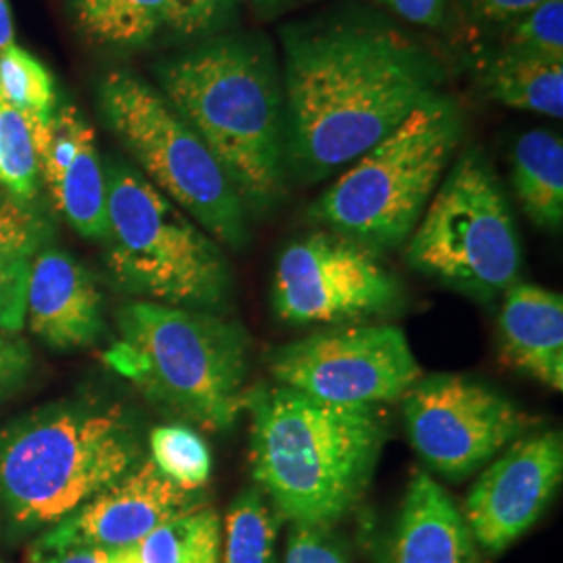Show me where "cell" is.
Listing matches in <instances>:
<instances>
[{
    "instance_id": "obj_1",
    "label": "cell",
    "mask_w": 563,
    "mask_h": 563,
    "mask_svg": "<svg viewBox=\"0 0 563 563\" xmlns=\"http://www.w3.org/2000/svg\"><path fill=\"white\" fill-rule=\"evenodd\" d=\"M286 159L302 181L342 172L443 95L437 53L367 13L284 25Z\"/></svg>"
},
{
    "instance_id": "obj_2",
    "label": "cell",
    "mask_w": 563,
    "mask_h": 563,
    "mask_svg": "<svg viewBox=\"0 0 563 563\" xmlns=\"http://www.w3.org/2000/svg\"><path fill=\"white\" fill-rule=\"evenodd\" d=\"M159 92L201 136L249 213L286 195L280 57L260 32H222L155 65Z\"/></svg>"
},
{
    "instance_id": "obj_3",
    "label": "cell",
    "mask_w": 563,
    "mask_h": 563,
    "mask_svg": "<svg viewBox=\"0 0 563 563\" xmlns=\"http://www.w3.org/2000/svg\"><path fill=\"white\" fill-rule=\"evenodd\" d=\"M244 411L253 478L282 520L332 528L357 507L388 434L380 405H339L257 384L246 388Z\"/></svg>"
},
{
    "instance_id": "obj_4",
    "label": "cell",
    "mask_w": 563,
    "mask_h": 563,
    "mask_svg": "<svg viewBox=\"0 0 563 563\" xmlns=\"http://www.w3.org/2000/svg\"><path fill=\"white\" fill-rule=\"evenodd\" d=\"M142 460L121 405H42L0 428V505L21 530L51 528Z\"/></svg>"
},
{
    "instance_id": "obj_5",
    "label": "cell",
    "mask_w": 563,
    "mask_h": 563,
    "mask_svg": "<svg viewBox=\"0 0 563 563\" xmlns=\"http://www.w3.org/2000/svg\"><path fill=\"white\" fill-rule=\"evenodd\" d=\"M118 330L102 360L148 401L209 432L236 423L251 346L242 323L222 313L132 301L118 311Z\"/></svg>"
},
{
    "instance_id": "obj_6",
    "label": "cell",
    "mask_w": 563,
    "mask_h": 563,
    "mask_svg": "<svg viewBox=\"0 0 563 563\" xmlns=\"http://www.w3.org/2000/svg\"><path fill=\"white\" fill-rule=\"evenodd\" d=\"M462 109L437 97L342 169L309 216L372 251L409 241L463 141Z\"/></svg>"
},
{
    "instance_id": "obj_7",
    "label": "cell",
    "mask_w": 563,
    "mask_h": 563,
    "mask_svg": "<svg viewBox=\"0 0 563 563\" xmlns=\"http://www.w3.org/2000/svg\"><path fill=\"white\" fill-rule=\"evenodd\" d=\"M104 262L123 292L142 301L222 313L234 282L222 244L141 172L109 162Z\"/></svg>"
},
{
    "instance_id": "obj_8",
    "label": "cell",
    "mask_w": 563,
    "mask_h": 563,
    "mask_svg": "<svg viewBox=\"0 0 563 563\" xmlns=\"http://www.w3.org/2000/svg\"><path fill=\"white\" fill-rule=\"evenodd\" d=\"M107 128L141 165L142 176L202 230L232 251L249 244V211L220 162L141 76L113 69L97 88Z\"/></svg>"
},
{
    "instance_id": "obj_9",
    "label": "cell",
    "mask_w": 563,
    "mask_h": 563,
    "mask_svg": "<svg viewBox=\"0 0 563 563\" xmlns=\"http://www.w3.org/2000/svg\"><path fill=\"white\" fill-rule=\"evenodd\" d=\"M405 253L413 269L478 301H493L518 282V223L481 148L470 146L453 162Z\"/></svg>"
},
{
    "instance_id": "obj_10",
    "label": "cell",
    "mask_w": 563,
    "mask_h": 563,
    "mask_svg": "<svg viewBox=\"0 0 563 563\" xmlns=\"http://www.w3.org/2000/svg\"><path fill=\"white\" fill-rule=\"evenodd\" d=\"M276 384L339 405L399 401L422 378L401 328L351 323L274 349L267 357Z\"/></svg>"
},
{
    "instance_id": "obj_11",
    "label": "cell",
    "mask_w": 563,
    "mask_h": 563,
    "mask_svg": "<svg viewBox=\"0 0 563 563\" xmlns=\"http://www.w3.org/2000/svg\"><path fill=\"white\" fill-rule=\"evenodd\" d=\"M409 443L449 481L476 474L532 426L499 390L460 374L420 378L402 397Z\"/></svg>"
},
{
    "instance_id": "obj_12",
    "label": "cell",
    "mask_w": 563,
    "mask_h": 563,
    "mask_svg": "<svg viewBox=\"0 0 563 563\" xmlns=\"http://www.w3.org/2000/svg\"><path fill=\"white\" fill-rule=\"evenodd\" d=\"M401 284L376 251L334 232H316L282 251L274 309L292 325H322L390 311Z\"/></svg>"
},
{
    "instance_id": "obj_13",
    "label": "cell",
    "mask_w": 563,
    "mask_h": 563,
    "mask_svg": "<svg viewBox=\"0 0 563 563\" xmlns=\"http://www.w3.org/2000/svg\"><path fill=\"white\" fill-rule=\"evenodd\" d=\"M563 478V441L555 430L520 437L472 486L463 518L486 553L499 555L523 537L551 504Z\"/></svg>"
},
{
    "instance_id": "obj_14",
    "label": "cell",
    "mask_w": 563,
    "mask_h": 563,
    "mask_svg": "<svg viewBox=\"0 0 563 563\" xmlns=\"http://www.w3.org/2000/svg\"><path fill=\"white\" fill-rule=\"evenodd\" d=\"M201 505L202 490L181 488L165 478L151 460H142L118 483L46 528L32 547L46 551L74 547L125 549L141 543L162 523Z\"/></svg>"
},
{
    "instance_id": "obj_15",
    "label": "cell",
    "mask_w": 563,
    "mask_h": 563,
    "mask_svg": "<svg viewBox=\"0 0 563 563\" xmlns=\"http://www.w3.org/2000/svg\"><path fill=\"white\" fill-rule=\"evenodd\" d=\"M38 176L67 223L88 241L107 234V178L92 125L71 102L34 125Z\"/></svg>"
},
{
    "instance_id": "obj_16",
    "label": "cell",
    "mask_w": 563,
    "mask_h": 563,
    "mask_svg": "<svg viewBox=\"0 0 563 563\" xmlns=\"http://www.w3.org/2000/svg\"><path fill=\"white\" fill-rule=\"evenodd\" d=\"M25 323L38 341L60 351L99 342L104 316L102 292L95 276L60 249H44L32 255Z\"/></svg>"
},
{
    "instance_id": "obj_17",
    "label": "cell",
    "mask_w": 563,
    "mask_h": 563,
    "mask_svg": "<svg viewBox=\"0 0 563 563\" xmlns=\"http://www.w3.org/2000/svg\"><path fill=\"white\" fill-rule=\"evenodd\" d=\"M505 362L553 390L563 388V299L543 286L516 282L499 311Z\"/></svg>"
},
{
    "instance_id": "obj_18",
    "label": "cell",
    "mask_w": 563,
    "mask_h": 563,
    "mask_svg": "<svg viewBox=\"0 0 563 563\" xmlns=\"http://www.w3.org/2000/svg\"><path fill=\"white\" fill-rule=\"evenodd\" d=\"M390 563H476L462 509L428 472H416L407 486Z\"/></svg>"
},
{
    "instance_id": "obj_19",
    "label": "cell",
    "mask_w": 563,
    "mask_h": 563,
    "mask_svg": "<svg viewBox=\"0 0 563 563\" xmlns=\"http://www.w3.org/2000/svg\"><path fill=\"white\" fill-rule=\"evenodd\" d=\"M478 80L493 101L562 120L563 60L495 48L481 59Z\"/></svg>"
},
{
    "instance_id": "obj_20",
    "label": "cell",
    "mask_w": 563,
    "mask_h": 563,
    "mask_svg": "<svg viewBox=\"0 0 563 563\" xmlns=\"http://www.w3.org/2000/svg\"><path fill=\"white\" fill-rule=\"evenodd\" d=\"M511 178L528 220L560 230L563 222V142L549 130H530L511 155Z\"/></svg>"
},
{
    "instance_id": "obj_21",
    "label": "cell",
    "mask_w": 563,
    "mask_h": 563,
    "mask_svg": "<svg viewBox=\"0 0 563 563\" xmlns=\"http://www.w3.org/2000/svg\"><path fill=\"white\" fill-rule=\"evenodd\" d=\"M81 34L99 46L141 48L167 27V0H71Z\"/></svg>"
},
{
    "instance_id": "obj_22",
    "label": "cell",
    "mask_w": 563,
    "mask_h": 563,
    "mask_svg": "<svg viewBox=\"0 0 563 563\" xmlns=\"http://www.w3.org/2000/svg\"><path fill=\"white\" fill-rule=\"evenodd\" d=\"M134 551L141 563H220V514L209 505L184 511L134 544Z\"/></svg>"
},
{
    "instance_id": "obj_23",
    "label": "cell",
    "mask_w": 563,
    "mask_h": 563,
    "mask_svg": "<svg viewBox=\"0 0 563 563\" xmlns=\"http://www.w3.org/2000/svg\"><path fill=\"white\" fill-rule=\"evenodd\" d=\"M282 516L257 486L242 490L225 516L223 563H276Z\"/></svg>"
},
{
    "instance_id": "obj_24",
    "label": "cell",
    "mask_w": 563,
    "mask_h": 563,
    "mask_svg": "<svg viewBox=\"0 0 563 563\" xmlns=\"http://www.w3.org/2000/svg\"><path fill=\"white\" fill-rule=\"evenodd\" d=\"M0 95L32 128L51 121L59 107L53 74L38 57L18 44L0 57Z\"/></svg>"
},
{
    "instance_id": "obj_25",
    "label": "cell",
    "mask_w": 563,
    "mask_h": 563,
    "mask_svg": "<svg viewBox=\"0 0 563 563\" xmlns=\"http://www.w3.org/2000/svg\"><path fill=\"white\" fill-rule=\"evenodd\" d=\"M38 184L32 125L0 95V186L15 201L30 205L38 195Z\"/></svg>"
},
{
    "instance_id": "obj_26",
    "label": "cell",
    "mask_w": 563,
    "mask_h": 563,
    "mask_svg": "<svg viewBox=\"0 0 563 563\" xmlns=\"http://www.w3.org/2000/svg\"><path fill=\"white\" fill-rule=\"evenodd\" d=\"M151 462L172 483L202 490L211 478V451L188 426H159L148 434Z\"/></svg>"
},
{
    "instance_id": "obj_27",
    "label": "cell",
    "mask_w": 563,
    "mask_h": 563,
    "mask_svg": "<svg viewBox=\"0 0 563 563\" xmlns=\"http://www.w3.org/2000/svg\"><path fill=\"white\" fill-rule=\"evenodd\" d=\"M501 25L504 34L497 48L563 60V0H544Z\"/></svg>"
},
{
    "instance_id": "obj_28",
    "label": "cell",
    "mask_w": 563,
    "mask_h": 563,
    "mask_svg": "<svg viewBox=\"0 0 563 563\" xmlns=\"http://www.w3.org/2000/svg\"><path fill=\"white\" fill-rule=\"evenodd\" d=\"M241 0H167V27L186 41L228 32L239 20Z\"/></svg>"
},
{
    "instance_id": "obj_29",
    "label": "cell",
    "mask_w": 563,
    "mask_h": 563,
    "mask_svg": "<svg viewBox=\"0 0 563 563\" xmlns=\"http://www.w3.org/2000/svg\"><path fill=\"white\" fill-rule=\"evenodd\" d=\"M32 255H0V330L21 332L25 325V290Z\"/></svg>"
},
{
    "instance_id": "obj_30",
    "label": "cell",
    "mask_w": 563,
    "mask_h": 563,
    "mask_svg": "<svg viewBox=\"0 0 563 563\" xmlns=\"http://www.w3.org/2000/svg\"><path fill=\"white\" fill-rule=\"evenodd\" d=\"M42 223L30 205L0 192V255L36 253Z\"/></svg>"
},
{
    "instance_id": "obj_31",
    "label": "cell",
    "mask_w": 563,
    "mask_h": 563,
    "mask_svg": "<svg viewBox=\"0 0 563 563\" xmlns=\"http://www.w3.org/2000/svg\"><path fill=\"white\" fill-rule=\"evenodd\" d=\"M284 563H351L330 526L290 523Z\"/></svg>"
},
{
    "instance_id": "obj_32",
    "label": "cell",
    "mask_w": 563,
    "mask_h": 563,
    "mask_svg": "<svg viewBox=\"0 0 563 563\" xmlns=\"http://www.w3.org/2000/svg\"><path fill=\"white\" fill-rule=\"evenodd\" d=\"M32 349L20 332L0 330V401L15 395L32 372Z\"/></svg>"
},
{
    "instance_id": "obj_33",
    "label": "cell",
    "mask_w": 563,
    "mask_h": 563,
    "mask_svg": "<svg viewBox=\"0 0 563 563\" xmlns=\"http://www.w3.org/2000/svg\"><path fill=\"white\" fill-rule=\"evenodd\" d=\"M27 563H141L134 547L101 549V547H74V549H36L30 547Z\"/></svg>"
},
{
    "instance_id": "obj_34",
    "label": "cell",
    "mask_w": 563,
    "mask_h": 563,
    "mask_svg": "<svg viewBox=\"0 0 563 563\" xmlns=\"http://www.w3.org/2000/svg\"><path fill=\"white\" fill-rule=\"evenodd\" d=\"M541 2L544 0H462L463 9L472 20L483 21L488 25H501Z\"/></svg>"
},
{
    "instance_id": "obj_35",
    "label": "cell",
    "mask_w": 563,
    "mask_h": 563,
    "mask_svg": "<svg viewBox=\"0 0 563 563\" xmlns=\"http://www.w3.org/2000/svg\"><path fill=\"white\" fill-rule=\"evenodd\" d=\"M401 20L422 27H439L446 15V0H374Z\"/></svg>"
},
{
    "instance_id": "obj_36",
    "label": "cell",
    "mask_w": 563,
    "mask_h": 563,
    "mask_svg": "<svg viewBox=\"0 0 563 563\" xmlns=\"http://www.w3.org/2000/svg\"><path fill=\"white\" fill-rule=\"evenodd\" d=\"M15 44V25L9 0H0V57Z\"/></svg>"
},
{
    "instance_id": "obj_37",
    "label": "cell",
    "mask_w": 563,
    "mask_h": 563,
    "mask_svg": "<svg viewBox=\"0 0 563 563\" xmlns=\"http://www.w3.org/2000/svg\"><path fill=\"white\" fill-rule=\"evenodd\" d=\"M251 2H255L257 7H263V9H274V7L286 4L288 0H251Z\"/></svg>"
},
{
    "instance_id": "obj_38",
    "label": "cell",
    "mask_w": 563,
    "mask_h": 563,
    "mask_svg": "<svg viewBox=\"0 0 563 563\" xmlns=\"http://www.w3.org/2000/svg\"><path fill=\"white\" fill-rule=\"evenodd\" d=\"M0 563H4V562H0Z\"/></svg>"
}]
</instances>
